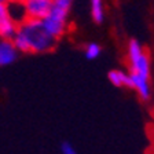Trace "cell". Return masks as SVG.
Returning <instances> with one entry per match:
<instances>
[{"mask_svg":"<svg viewBox=\"0 0 154 154\" xmlns=\"http://www.w3.org/2000/svg\"><path fill=\"white\" fill-rule=\"evenodd\" d=\"M11 42L19 54H44L54 50L58 40H55L45 30L42 21L25 19L22 23L18 25L17 33L11 38Z\"/></svg>","mask_w":154,"mask_h":154,"instance_id":"6da1fadb","label":"cell"},{"mask_svg":"<svg viewBox=\"0 0 154 154\" xmlns=\"http://www.w3.org/2000/svg\"><path fill=\"white\" fill-rule=\"evenodd\" d=\"M127 58H128V66L129 73L140 74L143 77H150L151 70V62L150 57L143 48V45L138 40H131L128 44V51H127Z\"/></svg>","mask_w":154,"mask_h":154,"instance_id":"7a4b0ae2","label":"cell"},{"mask_svg":"<svg viewBox=\"0 0 154 154\" xmlns=\"http://www.w3.org/2000/svg\"><path fill=\"white\" fill-rule=\"evenodd\" d=\"M67 18H69V13L52 7L50 14L43 19L42 22H43V26L45 28V30H47L55 40H58V38H61L62 36L67 32V28H69Z\"/></svg>","mask_w":154,"mask_h":154,"instance_id":"3957f363","label":"cell"},{"mask_svg":"<svg viewBox=\"0 0 154 154\" xmlns=\"http://www.w3.org/2000/svg\"><path fill=\"white\" fill-rule=\"evenodd\" d=\"M22 3L28 19L43 21L52 10V0H23Z\"/></svg>","mask_w":154,"mask_h":154,"instance_id":"277c9868","label":"cell"},{"mask_svg":"<svg viewBox=\"0 0 154 154\" xmlns=\"http://www.w3.org/2000/svg\"><path fill=\"white\" fill-rule=\"evenodd\" d=\"M18 23L14 22L8 14L7 3H0V38L11 40L17 33Z\"/></svg>","mask_w":154,"mask_h":154,"instance_id":"5b68a950","label":"cell"},{"mask_svg":"<svg viewBox=\"0 0 154 154\" xmlns=\"http://www.w3.org/2000/svg\"><path fill=\"white\" fill-rule=\"evenodd\" d=\"M129 74V87L138 92V95L140 96L142 100H149L151 95V88H150V81L149 77H143L140 74L135 73H128Z\"/></svg>","mask_w":154,"mask_h":154,"instance_id":"8992f818","label":"cell"},{"mask_svg":"<svg viewBox=\"0 0 154 154\" xmlns=\"http://www.w3.org/2000/svg\"><path fill=\"white\" fill-rule=\"evenodd\" d=\"M19 52L11 40L0 38V67L8 66L17 61Z\"/></svg>","mask_w":154,"mask_h":154,"instance_id":"52a82bcc","label":"cell"},{"mask_svg":"<svg viewBox=\"0 0 154 154\" xmlns=\"http://www.w3.org/2000/svg\"><path fill=\"white\" fill-rule=\"evenodd\" d=\"M7 8H8V14L10 17L13 18L14 22L22 23L26 18V13H25V8H23V3L22 2H18V0H10L7 3Z\"/></svg>","mask_w":154,"mask_h":154,"instance_id":"ba28073f","label":"cell"},{"mask_svg":"<svg viewBox=\"0 0 154 154\" xmlns=\"http://www.w3.org/2000/svg\"><path fill=\"white\" fill-rule=\"evenodd\" d=\"M109 81L116 87H129V74L122 70L109 72Z\"/></svg>","mask_w":154,"mask_h":154,"instance_id":"9c48e42d","label":"cell"},{"mask_svg":"<svg viewBox=\"0 0 154 154\" xmlns=\"http://www.w3.org/2000/svg\"><path fill=\"white\" fill-rule=\"evenodd\" d=\"M91 15L96 23L103 22V18H105L103 0H91Z\"/></svg>","mask_w":154,"mask_h":154,"instance_id":"30bf717a","label":"cell"},{"mask_svg":"<svg viewBox=\"0 0 154 154\" xmlns=\"http://www.w3.org/2000/svg\"><path fill=\"white\" fill-rule=\"evenodd\" d=\"M100 51H102V48H100L99 44H96V43H90V44H87V47H85L87 59H96V58L100 55Z\"/></svg>","mask_w":154,"mask_h":154,"instance_id":"8fae6325","label":"cell"},{"mask_svg":"<svg viewBox=\"0 0 154 154\" xmlns=\"http://www.w3.org/2000/svg\"><path fill=\"white\" fill-rule=\"evenodd\" d=\"M73 6V0H52V7L66 13H70V8Z\"/></svg>","mask_w":154,"mask_h":154,"instance_id":"7c38bea8","label":"cell"},{"mask_svg":"<svg viewBox=\"0 0 154 154\" xmlns=\"http://www.w3.org/2000/svg\"><path fill=\"white\" fill-rule=\"evenodd\" d=\"M61 153L62 154H77L76 149L72 146L70 143H67V142H63L61 146Z\"/></svg>","mask_w":154,"mask_h":154,"instance_id":"4fadbf2b","label":"cell"},{"mask_svg":"<svg viewBox=\"0 0 154 154\" xmlns=\"http://www.w3.org/2000/svg\"><path fill=\"white\" fill-rule=\"evenodd\" d=\"M10 0H0V3H8Z\"/></svg>","mask_w":154,"mask_h":154,"instance_id":"5bb4252c","label":"cell"},{"mask_svg":"<svg viewBox=\"0 0 154 154\" xmlns=\"http://www.w3.org/2000/svg\"><path fill=\"white\" fill-rule=\"evenodd\" d=\"M18 2H23V0H18Z\"/></svg>","mask_w":154,"mask_h":154,"instance_id":"9a60e30c","label":"cell"}]
</instances>
